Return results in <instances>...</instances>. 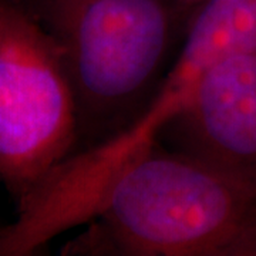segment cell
I'll return each mask as SVG.
<instances>
[{
    "instance_id": "5",
    "label": "cell",
    "mask_w": 256,
    "mask_h": 256,
    "mask_svg": "<svg viewBox=\"0 0 256 256\" xmlns=\"http://www.w3.org/2000/svg\"><path fill=\"white\" fill-rule=\"evenodd\" d=\"M174 3H176L178 6H181L182 9L188 10V12H192L195 8H198L200 4H202L206 0H172Z\"/></svg>"
},
{
    "instance_id": "3",
    "label": "cell",
    "mask_w": 256,
    "mask_h": 256,
    "mask_svg": "<svg viewBox=\"0 0 256 256\" xmlns=\"http://www.w3.org/2000/svg\"><path fill=\"white\" fill-rule=\"evenodd\" d=\"M76 146L62 48L22 0H0V181L20 201Z\"/></svg>"
},
{
    "instance_id": "1",
    "label": "cell",
    "mask_w": 256,
    "mask_h": 256,
    "mask_svg": "<svg viewBox=\"0 0 256 256\" xmlns=\"http://www.w3.org/2000/svg\"><path fill=\"white\" fill-rule=\"evenodd\" d=\"M90 220L76 250L256 256V184L156 144L111 178Z\"/></svg>"
},
{
    "instance_id": "4",
    "label": "cell",
    "mask_w": 256,
    "mask_h": 256,
    "mask_svg": "<svg viewBox=\"0 0 256 256\" xmlns=\"http://www.w3.org/2000/svg\"><path fill=\"white\" fill-rule=\"evenodd\" d=\"M164 136L176 151L256 184V50L210 67Z\"/></svg>"
},
{
    "instance_id": "2",
    "label": "cell",
    "mask_w": 256,
    "mask_h": 256,
    "mask_svg": "<svg viewBox=\"0 0 256 256\" xmlns=\"http://www.w3.org/2000/svg\"><path fill=\"white\" fill-rule=\"evenodd\" d=\"M22 2L63 52L77 106L74 152L108 141L142 114L192 13L172 0Z\"/></svg>"
}]
</instances>
